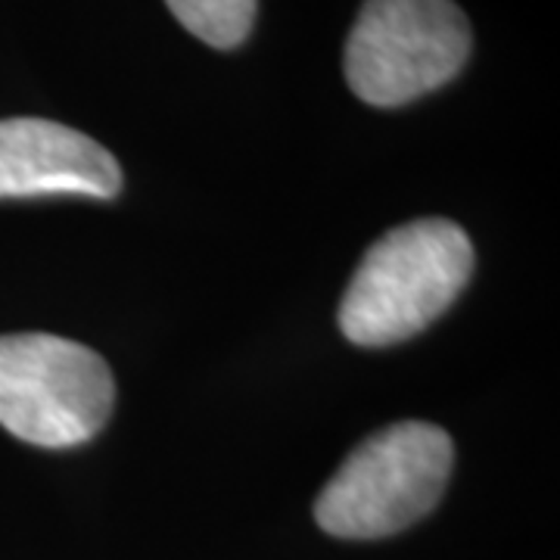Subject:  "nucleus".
<instances>
[{"label":"nucleus","instance_id":"f257e3e1","mask_svg":"<svg viewBox=\"0 0 560 560\" xmlns=\"http://www.w3.org/2000/svg\"><path fill=\"white\" fill-rule=\"evenodd\" d=\"M470 275L474 246L455 221L393 228L364 253L342 293V337L364 349L408 340L458 300Z\"/></svg>","mask_w":560,"mask_h":560},{"label":"nucleus","instance_id":"f03ea898","mask_svg":"<svg viewBox=\"0 0 560 560\" xmlns=\"http://www.w3.org/2000/svg\"><path fill=\"white\" fill-rule=\"evenodd\" d=\"M455 460L436 423L405 420L368 436L320 489L315 521L337 539H386L427 517Z\"/></svg>","mask_w":560,"mask_h":560},{"label":"nucleus","instance_id":"7ed1b4c3","mask_svg":"<svg viewBox=\"0 0 560 560\" xmlns=\"http://www.w3.org/2000/svg\"><path fill=\"white\" fill-rule=\"evenodd\" d=\"M116 401L109 364L54 334L0 337V427L40 448L94 440Z\"/></svg>","mask_w":560,"mask_h":560},{"label":"nucleus","instance_id":"20e7f679","mask_svg":"<svg viewBox=\"0 0 560 560\" xmlns=\"http://www.w3.org/2000/svg\"><path fill=\"white\" fill-rule=\"evenodd\" d=\"M470 22L455 0H364L346 38V81L371 106H405L458 75Z\"/></svg>","mask_w":560,"mask_h":560},{"label":"nucleus","instance_id":"39448f33","mask_svg":"<svg viewBox=\"0 0 560 560\" xmlns=\"http://www.w3.org/2000/svg\"><path fill=\"white\" fill-rule=\"evenodd\" d=\"M119 190V162L94 138L60 121H0V200L47 194L113 200Z\"/></svg>","mask_w":560,"mask_h":560},{"label":"nucleus","instance_id":"423d86ee","mask_svg":"<svg viewBox=\"0 0 560 560\" xmlns=\"http://www.w3.org/2000/svg\"><path fill=\"white\" fill-rule=\"evenodd\" d=\"M172 16L209 47L234 50L249 38L256 0H165Z\"/></svg>","mask_w":560,"mask_h":560}]
</instances>
